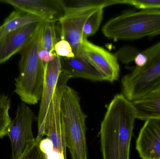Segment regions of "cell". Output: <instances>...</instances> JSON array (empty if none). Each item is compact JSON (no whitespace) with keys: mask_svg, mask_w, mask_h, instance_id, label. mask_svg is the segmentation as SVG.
Instances as JSON below:
<instances>
[{"mask_svg":"<svg viewBox=\"0 0 160 159\" xmlns=\"http://www.w3.org/2000/svg\"><path fill=\"white\" fill-rule=\"evenodd\" d=\"M59 29L55 21H45L42 37V49L51 51H54V47L58 41L61 39Z\"/></svg>","mask_w":160,"mask_h":159,"instance_id":"17","label":"cell"},{"mask_svg":"<svg viewBox=\"0 0 160 159\" xmlns=\"http://www.w3.org/2000/svg\"><path fill=\"white\" fill-rule=\"evenodd\" d=\"M62 72L72 77H81L93 81H103L100 74L79 57L61 58Z\"/></svg>","mask_w":160,"mask_h":159,"instance_id":"15","label":"cell"},{"mask_svg":"<svg viewBox=\"0 0 160 159\" xmlns=\"http://www.w3.org/2000/svg\"><path fill=\"white\" fill-rule=\"evenodd\" d=\"M64 8H82L98 7L102 8L113 5L119 4L120 0H76L63 1Z\"/></svg>","mask_w":160,"mask_h":159,"instance_id":"18","label":"cell"},{"mask_svg":"<svg viewBox=\"0 0 160 159\" xmlns=\"http://www.w3.org/2000/svg\"><path fill=\"white\" fill-rule=\"evenodd\" d=\"M120 4L133 6L142 10H160V0H120Z\"/></svg>","mask_w":160,"mask_h":159,"instance_id":"21","label":"cell"},{"mask_svg":"<svg viewBox=\"0 0 160 159\" xmlns=\"http://www.w3.org/2000/svg\"></svg>","mask_w":160,"mask_h":159,"instance_id":"25","label":"cell"},{"mask_svg":"<svg viewBox=\"0 0 160 159\" xmlns=\"http://www.w3.org/2000/svg\"><path fill=\"white\" fill-rule=\"evenodd\" d=\"M133 61L136 66L121 80L122 94L131 102L160 81V41L137 53Z\"/></svg>","mask_w":160,"mask_h":159,"instance_id":"5","label":"cell"},{"mask_svg":"<svg viewBox=\"0 0 160 159\" xmlns=\"http://www.w3.org/2000/svg\"><path fill=\"white\" fill-rule=\"evenodd\" d=\"M61 58L56 55L54 60L44 63L45 76L40 108L38 117L37 138L42 139L48 132L54 100L68 86L70 77L62 72Z\"/></svg>","mask_w":160,"mask_h":159,"instance_id":"6","label":"cell"},{"mask_svg":"<svg viewBox=\"0 0 160 159\" xmlns=\"http://www.w3.org/2000/svg\"><path fill=\"white\" fill-rule=\"evenodd\" d=\"M135 112L123 94L114 97L107 107L99 134L102 159H130Z\"/></svg>","mask_w":160,"mask_h":159,"instance_id":"1","label":"cell"},{"mask_svg":"<svg viewBox=\"0 0 160 159\" xmlns=\"http://www.w3.org/2000/svg\"><path fill=\"white\" fill-rule=\"evenodd\" d=\"M62 95L57 96L52 105L46 138L40 141L39 147L45 159H67L65 142L60 115Z\"/></svg>","mask_w":160,"mask_h":159,"instance_id":"10","label":"cell"},{"mask_svg":"<svg viewBox=\"0 0 160 159\" xmlns=\"http://www.w3.org/2000/svg\"><path fill=\"white\" fill-rule=\"evenodd\" d=\"M136 149L142 159L160 158V119L146 120L136 141Z\"/></svg>","mask_w":160,"mask_h":159,"instance_id":"13","label":"cell"},{"mask_svg":"<svg viewBox=\"0 0 160 159\" xmlns=\"http://www.w3.org/2000/svg\"><path fill=\"white\" fill-rule=\"evenodd\" d=\"M60 115L67 148L72 159H88L86 119L78 92L68 86L62 95Z\"/></svg>","mask_w":160,"mask_h":159,"instance_id":"3","label":"cell"},{"mask_svg":"<svg viewBox=\"0 0 160 159\" xmlns=\"http://www.w3.org/2000/svg\"><path fill=\"white\" fill-rule=\"evenodd\" d=\"M64 15L60 19L58 27L61 40H65L71 45L77 56L82 44L83 29L89 16L100 7L82 8H64ZM103 9V8H102Z\"/></svg>","mask_w":160,"mask_h":159,"instance_id":"9","label":"cell"},{"mask_svg":"<svg viewBox=\"0 0 160 159\" xmlns=\"http://www.w3.org/2000/svg\"><path fill=\"white\" fill-rule=\"evenodd\" d=\"M35 115L26 104H20L16 116L11 121L8 131L12 147V159H18L23 154L29 144L35 138L32 126Z\"/></svg>","mask_w":160,"mask_h":159,"instance_id":"8","label":"cell"},{"mask_svg":"<svg viewBox=\"0 0 160 159\" xmlns=\"http://www.w3.org/2000/svg\"><path fill=\"white\" fill-rule=\"evenodd\" d=\"M114 40H135L160 35V10L129 11L108 21L102 29Z\"/></svg>","mask_w":160,"mask_h":159,"instance_id":"4","label":"cell"},{"mask_svg":"<svg viewBox=\"0 0 160 159\" xmlns=\"http://www.w3.org/2000/svg\"><path fill=\"white\" fill-rule=\"evenodd\" d=\"M44 21H46L40 17L15 9L0 25V39L20 27L33 22Z\"/></svg>","mask_w":160,"mask_h":159,"instance_id":"16","label":"cell"},{"mask_svg":"<svg viewBox=\"0 0 160 159\" xmlns=\"http://www.w3.org/2000/svg\"><path fill=\"white\" fill-rule=\"evenodd\" d=\"M41 22L20 27L0 39V64L22 50L32 38Z\"/></svg>","mask_w":160,"mask_h":159,"instance_id":"12","label":"cell"},{"mask_svg":"<svg viewBox=\"0 0 160 159\" xmlns=\"http://www.w3.org/2000/svg\"><path fill=\"white\" fill-rule=\"evenodd\" d=\"M16 10L40 17L46 21H59L64 15L62 0H0Z\"/></svg>","mask_w":160,"mask_h":159,"instance_id":"11","label":"cell"},{"mask_svg":"<svg viewBox=\"0 0 160 159\" xmlns=\"http://www.w3.org/2000/svg\"><path fill=\"white\" fill-rule=\"evenodd\" d=\"M45 21L41 22L32 38L19 52V73L15 79V92L26 104H36L42 96L45 64L38 53L42 49Z\"/></svg>","mask_w":160,"mask_h":159,"instance_id":"2","label":"cell"},{"mask_svg":"<svg viewBox=\"0 0 160 159\" xmlns=\"http://www.w3.org/2000/svg\"><path fill=\"white\" fill-rule=\"evenodd\" d=\"M102 8L92 14L86 21L83 29V38H87L96 33L103 18Z\"/></svg>","mask_w":160,"mask_h":159,"instance_id":"20","label":"cell"},{"mask_svg":"<svg viewBox=\"0 0 160 159\" xmlns=\"http://www.w3.org/2000/svg\"><path fill=\"white\" fill-rule=\"evenodd\" d=\"M41 140L37 137L35 138L18 159H45L39 147V142Z\"/></svg>","mask_w":160,"mask_h":159,"instance_id":"22","label":"cell"},{"mask_svg":"<svg viewBox=\"0 0 160 159\" xmlns=\"http://www.w3.org/2000/svg\"><path fill=\"white\" fill-rule=\"evenodd\" d=\"M54 51L61 58H72L76 57L70 44L65 40H60L54 47Z\"/></svg>","mask_w":160,"mask_h":159,"instance_id":"23","label":"cell"},{"mask_svg":"<svg viewBox=\"0 0 160 159\" xmlns=\"http://www.w3.org/2000/svg\"><path fill=\"white\" fill-rule=\"evenodd\" d=\"M38 55L39 58L44 63H47L54 60L57 54L55 52L41 49L38 51Z\"/></svg>","mask_w":160,"mask_h":159,"instance_id":"24","label":"cell"},{"mask_svg":"<svg viewBox=\"0 0 160 159\" xmlns=\"http://www.w3.org/2000/svg\"><path fill=\"white\" fill-rule=\"evenodd\" d=\"M10 100L7 95L0 94V138L7 135L8 128L11 123L9 115Z\"/></svg>","mask_w":160,"mask_h":159,"instance_id":"19","label":"cell"},{"mask_svg":"<svg viewBox=\"0 0 160 159\" xmlns=\"http://www.w3.org/2000/svg\"><path fill=\"white\" fill-rule=\"evenodd\" d=\"M77 56L93 67L103 81L113 83L118 79L120 66L117 58L103 48L83 38Z\"/></svg>","mask_w":160,"mask_h":159,"instance_id":"7","label":"cell"},{"mask_svg":"<svg viewBox=\"0 0 160 159\" xmlns=\"http://www.w3.org/2000/svg\"><path fill=\"white\" fill-rule=\"evenodd\" d=\"M137 119H160V81L141 97L131 102Z\"/></svg>","mask_w":160,"mask_h":159,"instance_id":"14","label":"cell"}]
</instances>
